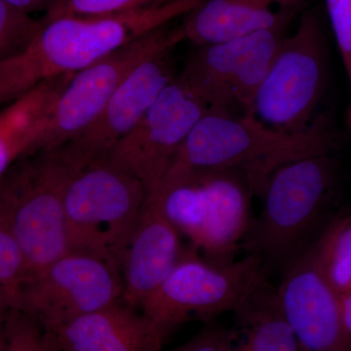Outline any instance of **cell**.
Returning a JSON list of instances; mask_svg holds the SVG:
<instances>
[{"label":"cell","mask_w":351,"mask_h":351,"mask_svg":"<svg viewBox=\"0 0 351 351\" xmlns=\"http://www.w3.org/2000/svg\"><path fill=\"white\" fill-rule=\"evenodd\" d=\"M63 351H163L165 339L121 301L71 321L56 332Z\"/></svg>","instance_id":"e0dca14e"},{"label":"cell","mask_w":351,"mask_h":351,"mask_svg":"<svg viewBox=\"0 0 351 351\" xmlns=\"http://www.w3.org/2000/svg\"><path fill=\"white\" fill-rule=\"evenodd\" d=\"M326 7L351 89V0H326Z\"/></svg>","instance_id":"d4e9b609"},{"label":"cell","mask_w":351,"mask_h":351,"mask_svg":"<svg viewBox=\"0 0 351 351\" xmlns=\"http://www.w3.org/2000/svg\"><path fill=\"white\" fill-rule=\"evenodd\" d=\"M265 284V263L257 254L219 263L186 249L138 311L166 339L191 318L237 313Z\"/></svg>","instance_id":"5b68a950"},{"label":"cell","mask_w":351,"mask_h":351,"mask_svg":"<svg viewBox=\"0 0 351 351\" xmlns=\"http://www.w3.org/2000/svg\"><path fill=\"white\" fill-rule=\"evenodd\" d=\"M295 1L297 2L298 4H300V5H301L302 0H295Z\"/></svg>","instance_id":"f546056e"},{"label":"cell","mask_w":351,"mask_h":351,"mask_svg":"<svg viewBox=\"0 0 351 351\" xmlns=\"http://www.w3.org/2000/svg\"><path fill=\"white\" fill-rule=\"evenodd\" d=\"M209 112L205 101L177 75L108 156L137 177L147 193L160 182L178 149Z\"/></svg>","instance_id":"7c38bea8"},{"label":"cell","mask_w":351,"mask_h":351,"mask_svg":"<svg viewBox=\"0 0 351 351\" xmlns=\"http://www.w3.org/2000/svg\"><path fill=\"white\" fill-rule=\"evenodd\" d=\"M73 76L46 80L0 108V178L23 157L40 151L55 103Z\"/></svg>","instance_id":"ac0fdd59"},{"label":"cell","mask_w":351,"mask_h":351,"mask_svg":"<svg viewBox=\"0 0 351 351\" xmlns=\"http://www.w3.org/2000/svg\"><path fill=\"white\" fill-rule=\"evenodd\" d=\"M82 166L61 145L23 157L2 176L27 280L71 250L64 198L69 181Z\"/></svg>","instance_id":"277c9868"},{"label":"cell","mask_w":351,"mask_h":351,"mask_svg":"<svg viewBox=\"0 0 351 351\" xmlns=\"http://www.w3.org/2000/svg\"><path fill=\"white\" fill-rule=\"evenodd\" d=\"M13 309L14 306L10 295H9L3 285L0 283V336H1L2 331H3L7 318H8L9 314Z\"/></svg>","instance_id":"f1b7e54d"},{"label":"cell","mask_w":351,"mask_h":351,"mask_svg":"<svg viewBox=\"0 0 351 351\" xmlns=\"http://www.w3.org/2000/svg\"><path fill=\"white\" fill-rule=\"evenodd\" d=\"M336 147V133L324 114L304 130L288 132L265 125L252 115L211 110L182 143L165 175L201 169L237 171L253 195H262L279 168L306 157L332 154Z\"/></svg>","instance_id":"7a4b0ae2"},{"label":"cell","mask_w":351,"mask_h":351,"mask_svg":"<svg viewBox=\"0 0 351 351\" xmlns=\"http://www.w3.org/2000/svg\"><path fill=\"white\" fill-rule=\"evenodd\" d=\"M184 40L181 27L166 25L113 51L71 78L53 108L40 151L66 145L86 130L145 58Z\"/></svg>","instance_id":"8fae6325"},{"label":"cell","mask_w":351,"mask_h":351,"mask_svg":"<svg viewBox=\"0 0 351 351\" xmlns=\"http://www.w3.org/2000/svg\"><path fill=\"white\" fill-rule=\"evenodd\" d=\"M161 48L145 58L117 88L93 123L64 145L85 164L108 156L143 119L164 88L178 75L173 50Z\"/></svg>","instance_id":"4fadbf2b"},{"label":"cell","mask_w":351,"mask_h":351,"mask_svg":"<svg viewBox=\"0 0 351 351\" xmlns=\"http://www.w3.org/2000/svg\"><path fill=\"white\" fill-rule=\"evenodd\" d=\"M121 265L100 252L73 248L27 279L16 308L51 331L121 301Z\"/></svg>","instance_id":"9c48e42d"},{"label":"cell","mask_w":351,"mask_h":351,"mask_svg":"<svg viewBox=\"0 0 351 351\" xmlns=\"http://www.w3.org/2000/svg\"><path fill=\"white\" fill-rule=\"evenodd\" d=\"M350 121H351V113H350Z\"/></svg>","instance_id":"836d02e7"},{"label":"cell","mask_w":351,"mask_h":351,"mask_svg":"<svg viewBox=\"0 0 351 351\" xmlns=\"http://www.w3.org/2000/svg\"><path fill=\"white\" fill-rule=\"evenodd\" d=\"M39 25L40 20L0 0V62L24 50Z\"/></svg>","instance_id":"603a6c76"},{"label":"cell","mask_w":351,"mask_h":351,"mask_svg":"<svg viewBox=\"0 0 351 351\" xmlns=\"http://www.w3.org/2000/svg\"><path fill=\"white\" fill-rule=\"evenodd\" d=\"M237 313L242 328L237 351H299V343L277 304L276 291L267 284Z\"/></svg>","instance_id":"d6986e66"},{"label":"cell","mask_w":351,"mask_h":351,"mask_svg":"<svg viewBox=\"0 0 351 351\" xmlns=\"http://www.w3.org/2000/svg\"><path fill=\"white\" fill-rule=\"evenodd\" d=\"M0 351H63L56 332L32 314L14 308L2 331Z\"/></svg>","instance_id":"7402d4cb"},{"label":"cell","mask_w":351,"mask_h":351,"mask_svg":"<svg viewBox=\"0 0 351 351\" xmlns=\"http://www.w3.org/2000/svg\"><path fill=\"white\" fill-rule=\"evenodd\" d=\"M336 163L331 154L279 168L263 193L262 211L247 235L249 253L271 261L292 254L314 225L331 193Z\"/></svg>","instance_id":"ba28073f"},{"label":"cell","mask_w":351,"mask_h":351,"mask_svg":"<svg viewBox=\"0 0 351 351\" xmlns=\"http://www.w3.org/2000/svg\"><path fill=\"white\" fill-rule=\"evenodd\" d=\"M179 1V0H167L168 3H171V2Z\"/></svg>","instance_id":"4dcf8cb0"},{"label":"cell","mask_w":351,"mask_h":351,"mask_svg":"<svg viewBox=\"0 0 351 351\" xmlns=\"http://www.w3.org/2000/svg\"><path fill=\"white\" fill-rule=\"evenodd\" d=\"M284 27L200 46L181 73L212 112L250 114L252 103L276 57Z\"/></svg>","instance_id":"30bf717a"},{"label":"cell","mask_w":351,"mask_h":351,"mask_svg":"<svg viewBox=\"0 0 351 351\" xmlns=\"http://www.w3.org/2000/svg\"><path fill=\"white\" fill-rule=\"evenodd\" d=\"M299 6L294 0H203L180 27L184 40L200 47L284 27Z\"/></svg>","instance_id":"2e32d148"},{"label":"cell","mask_w":351,"mask_h":351,"mask_svg":"<svg viewBox=\"0 0 351 351\" xmlns=\"http://www.w3.org/2000/svg\"><path fill=\"white\" fill-rule=\"evenodd\" d=\"M4 1L21 11L32 14L38 11H44L47 13L57 3L58 0H4Z\"/></svg>","instance_id":"4316f807"},{"label":"cell","mask_w":351,"mask_h":351,"mask_svg":"<svg viewBox=\"0 0 351 351\" xmlns=\"http://www.w3.org/2000/svg\"><path fill=\"white\" fill-rule=\"evenodd\" d=\"M165 4H168L167 0H58L44 18L101 17Z\"/></svg>","instance_id":"cb8c5ba5"},{"label":"cell","mask_w":351,"mask_h":351,"mask_svg":"<svg viewBox=\"0 0 351 351\" xmlns=\"http://www.w3.org/2000/svg\"><path fill=\"white\" fill-rule=\"evenodd\" d=\"M339 308L343 327L351 338V290L339 295Z\"/></svg>","instance_id":"83f0119b"},{"label":"cell","mask_w":351,"mask_h":351,"mask_svg":"<svg viewBox=\"0 0 351 351\" xmlns=\"http://www.w3.org/2000/svg\"><path fill=\"white\" fill-rule=\"evenodd\" d=\"M237 332L208 326L171 351H237Z\"/></svg>","instance_id":"484cf974"},{"label":"cell","mask_w":351,"mask_h":351,"mask_svg":"<svg viewBox=\"0 0 351 351\" xmlns=\"http://www.w3.org/2000/svg\"><path fill=\"white\" fill-rule=\"evenodd\" d=\"M1 337L2 336H0V345H1Z\"/></svg>","instance_id":"d6a6232c"},{"label":"cell","mask_w":351,"mask_h":351,"mask_svg":"<svg viewBox=\"0 0 351 351\" xmlns=\"http://www.w3.org/2000/svg\"><path fill=\"white\" fill-rule=\"evenodd\" d=\"M147 197V189L108 156L82 166L64 198L71 249H87L121 258Z\"/></svg>","instance_id":"8992f818"},{"label":"cell","mask_w":351,"mask_h":351,"mask_svg":"<svg viewBox=\"0 0 351 351\" xmlns=\"http://www.w3.org/2000/svg\"><path fill=\"white\" fill-rule=\"evenodd\" d=\"M180 235L156 193H147L137 225L121 258L123 304L138 311L169 276L184 250Z\"/></svg>","instance_id":"9a60e30c"},{"label":"cell","mask_w":351,"mask_h":351,"mask_svg":"<svg viewBox=\"0 0 351 351\" xmlns=\"http://www.w3.org/2000/svg\"><path fill=\"white\" fill-rule=\"evenodd\" d=\"M311 250L332 289L339 295L351 290V215L330 226Z\"/></svg>","instance_id":"ffe728a7"},{"label":"cell","mask_w":351,"mask_h":351,"mask_svg":"<svg viewBox=\"0 0 351 351\" xmlns=\"http://www.w3.org/2000/svg\"><path fill=\"white\" fill-rule=\"evenodd\" d=\"M299 351H308V350H304V348H302V346H300Z\"/></svg>","instance_id":"1f68e13d"},{"label":"cell","mask_w":351,"mask_h":351,"mask_svg":"<svg viewBox=\"0 0 351 351\" xmlns=\"http://www.w3.org/2000/svg\"><path fill=\"white\" fill-rule=\"evenodd\" d=\"M27 280L22 249L14 232L10 198L3 178H0V283L6 289L14 308Z\"/></svg>","instance_id":"44dd1931"},{"label":"cell","mask_w":351,"mask_h":351,"mask_svg":"<svg viewBox=\"0 0 351 351\" xmlns=\"http://www.w3.org/2000/svg\"><path fill=\"white\" fill-rule=\"evenodd\" d=\"M326 54L317 18L302 13L294 34L279 46L249 115L278 130L299 132L311 126L326 82Z\"/></svg>","instance_id":"52a82bcc"},{"label":"cell","mask_w":351,"mask_h":351,"mask_svg":"<svg viewBox=\"0 0 351 351\" xmlns=\"http://www.w3.org/2000/svg\"><path fill=\"white\" fill-rule=\"evenodd\" d=\"M276 297L302 348L351 351V338L341 321L339 295L323 276L311 248L289 267Z\"/></svg>","instance_id":"5bb4252c"},{"label":"cell","mask_w":351,"mask_h":351,"mask_svg":"<svg viewBox=\"0 0 351 351\" xmlns=\"http://www.w3.org/2000/svg\"><path fill=\"white\" fill-rule=\"evenodd\" d=\"M201 1L179 0L101 17H43L25 49L0 62V108L46 80L75 75L122 46L186 16Z\"/></svg>","instance_id":"6da1fadb"},{"label":"cell","mask_w":351,"mask_h":351,"mask_svg":"<svg viewBox=\"0 0 351 351\" xmlns=\"http://www.w3.org/2000/svg\"><path fill=\"white\" fill-rule=\"evenodd\" d=\"M149 191L158 196L164 212L180 234L188 237L191 248L209 260L233 261L240 242L250 232L253 193L237 171L167 174Z\"/></svg>","instance_id":"3957f363"}]
</instances>
